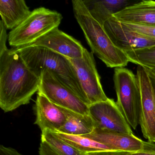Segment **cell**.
<instances>
[{
  "mask_svg": "<svg viewBox=\"0 0 155 155\" xmlns=\"http://www.w3.org/2000/svg\"><path fill=\"white\" fill-rule=\"evenodd\" d=\"M88 155H126L125 151H101L90 152Z\"/></svg>",
  "mask_w": 155,
  "mask_h": 155,
  "instance_id": "obj_26",
  "label": "cell"
},
{
  "mask_svg": "<svg viewBox=\"0 0 155 155\" xmlns=\"http://www.w3.org/2000/svg\"><path fill=\"white\" fill-rule=\"evenodd\" d=\"M89 114L95 128L127 134H133L124 115L112 99L89 106Z\"/></svg>",
  "mask_w": 155,
  "mask_h": 155,
  "instance_id": "obj_8",
  "label": "cell"
},
{
  "mask_svg": "<svg viewBox=\"0 0 155 155\" xmlns=\"http://www.w3.org/2000/svg\"><path fill=\"white\" fill-rule=\"evenodd\" d=\"M24 0H1L0 15L7 30L14 29L31 14Z\"/></svg>",
  "mask_w": 155,
  "mask_h": 155,
  "instance_id": "obj_16",
  "label": "cell"
},
{
  "mask_svg": "<svg viewBox=\"0 0 155 155\" xmlns=\"http://www.w3.org/2000/svg\"><path fill=\"white\" fill-rule=\"evenodd\" d=\"M38 92L46 97L55 105L86 115L89 114V106L84 103L70 89L60 82L51 71L41 72Z\"/></svg>",
  "mask_w": 155,
  "mask_h": 155,
  "instance_id": "obj_6",
  "label": "cell"
},
{
  "mask_svg": "<svg viewBox=\"0 0 155 155\" xmlns=\"http://www.w3.org/2000/svg\"><path fill=\"white\" fill-rule=\"evenodd\" d=\"M41 141H45L58 155H88L60 138L55 132L45 130L41 132Z\"/></svg>",
  "mask_w": 155,
  "mask_h": 155,
  "instance_id": "obj_19",
  "label": "cell"
},
{
  "mask_svg": "<svg viewBox=\"0 0 155 155\" xmlns=\"http://www.w3.org/2000/svg\"><path fill=\"white\" fill-rule=\"evenodd\" d=\"M107 146L113 151L135 152L141 151L144 141L133 134H127L94 128L90 134L84 135Z\"/></svg>",
  "mask_w": 155,
  "mask_h": 155,
  "instance_id": "obj_13",
  "label": "cell"
},
{
  "mask_svg": "<svg viewBox=\"0 0 155 155\" xmlns=\"http://www.w3.org/2000/svg\"><path fill=\"white\" fill-rule=\"evenodd\" d=\"M30 46L45 48L69 59L81 58L85 49L81 42L60 30L58 28L25 47Z\"/></svg>",
  "mask_w": 155,
  "mask_h": 155,
  "instance_id": "obj_11",
  "label": "cell"
},
{
  "mask_svg": "<svg viewBox=\"0 0 155 155\" xmlns=\"http://www.w3.org/2000/svg\"><path fill=\"white\" fill-rule=\"evenodd\" d=\"M15 48L34 74L40 78L44 70L51 71L88 106L75 69L68 58L41 47L30 46Z\"/></svg>",
  "mask_w": 155,
  "mask_h": 155,
  "instance_id": "obj_2",
  "label": "cell"
},
{
  "mask_svg": "<svg viewBox=\"0 0 155 155\" xmlns=\"http://www.w3.org/2000/svg\"><path fill=\"white\" fill-rule=\"evenodd\" d=\"M130 62L146 68L155 67V45L126 52Z\"/></svg>",
  "mask_w": 155,
  "mask_h": 155,
  "instance_id": "obj_20",
  "label": "cell"
},
{
  "mask_svg": "<svg viewBox=\"0 0 155 155\" xmlns=\"http://www.w3.org/2000/svg\"><path fill=\"white\" fill-rule=\"evenodd\" d=\"M7 29L2 21H0V52L8 49L6 42L8 39V35L7 33Z\"/></svg>",
  "mask_w": 155,
  "mask_h": 155,
  "instance_id": "obj_23",
  "label": "cell"
},
{
  "mask_svg": "<svg viewBox=\"0 0 155 155\" xmlns=\"http://www.w3.org/2000/svg\"><path fill=\"white\" fill-rule=\"evenodd\" d=\"M84 4L91 16L103 26L114 14L139 1L130 0H85Z\"/></svg>",
  "mask_w": 155,
  "mask_h": 155,
  "instance_id": "obj_15",
  "label": "cell"
},
{
  "mask_svg": "<svg viewBox=\"0 0 155 155\" xmlns=\"http://www.w3.org/2000/svg\"><path fill=\"white\" fill-rule=\"evenodd\" d=\"M138 83L141 93L140 125L143 137L149 142L155 141V95L150 78L145 68L138 65Z\"/></svg>",
  "mask_w": 155,
  "mask_h": 155,
  "instance_id": "obj_9",
  "label": "cell"
},
{
  "mask_svg": "<svg viewBox=\"0 0 155 155\" xmlns=\"http://www.w3.org/2000/svg\"><path fill=\"white\" fill-rule=\"evenodd\" d=\"M68 59L75 69L88 106L107 101L108 98L102 88L93 53L85 48L81 58Z\"/></svg>",
  "mask_w": 155,
  "mask_h": 155,
  "instance_id": "obj_7",
  "label": "cell"
},
{
  "mask_svg": "<svg viewBox=\"0 0 155 155\" xmlns=\"http://www.w3.org/2000/svg\"><path fill=\"white\" fill-rule=\"evenodd\" d=\"M71 2L75 18L91 52L108 68L127 66L130 61L127 54L114 45L103 26L91 16L83 1L73 0Z\"/></svg>",
  "mask_w": 155,
  "mask_h": 155,
  "instance_id": "obj_3",
  "label": "cell"
},
{
  "mask_svg": "<svg viewBox=\"0 0 155 155\" xmlns=\"http://www.w3.org/2000/svg\"><path fill=\"white\" fill-rule=\"evenodd\" d=\"M58 137L82 152L88 153L101 151H113L110 148L84 136L68 135L54 132Z\"/></svg>",
  "mask_w": 155,
  "mask_h": 155,
  "instance_id": "obj_18",
  "label": "cell"
},
{
  "mask_svg": "<svg viewBox=\"0 0 155 155\" xmlns=\"http://www.w3.org/2000/svg\"><path fill=\"white\" fill-rule=\"evenodd\" d=\"M147 72L150 78V81H151V84H152V87H153V91H154L155 95V76L150 72H148L147 71Z\"/></svg>",
  "mask_w": 155,
  "mask_h": 155,
  "instance_id": "obj_27",
  "label": "cell"
},
{
  "mask_svg": "<svg viewBox=\"0 0 155 155\" xmlns=\"http://www.w3.org/2000/svg\"><path fill=\"white\" fill-rule=\"evenodd\" d=\"M144 68H145V69L147 71L150 72V73H152L153 75L155 76V67L151 68H146V67H144Z\"/></svg>",
  "mask_w": 155,
  "mask_h": 155,
  "instance_id": "obj_28",
  "label": "cell"
},
{
  "mask_svg": "<svg viewBox=\"0 0 155 155\" xmlns=\"http://www.w3.org/2000/svg\"><path fill=\"white\" fill-rule=\"evenodd\" d=\"M62 15L44 7L35 9L19 26L8 34L9 45L14 48L28 46L54 29L58 28Z\"/></svg>",
  "mask_w": 155,
  "mask_h": 155,
  "instance_id": "obj_4",
  "label": "cell"
},
{
  "mask_svg": "<svg viewBox=\"0 0 155 155\" xmlns=\"http://www.w3.org/2000/svg\"><path fill=\"white\" fill-rule=\"evenodd\" d=\"M40 155H59L53 151L45 141H41L39 149Z\"/></svg>",
  "mask_w": 155,
  "mask_h": 155,
  "instance_id": "obj_24",
  "label": "cell"
},
{
  "mask_svg": "<svg viewBox=\"0 0 155 155\" xmlns=\"http://www.w3.org/2000/svg\"><path fill=\"white\" fill-rule=\"evenodd\" d=\"M113 16L122 23L155 27V1L138 2L124 8Z\"/></svg>",
  "mask_w": 155,
  "mask_h": 155,
  "instance_id": "obj_14",
  "label": "cell"
},
{
  "mask_svg": "<svg viewBox=\"0 0 155 155\" xmlns=\"http://www.w3.org/2000/svg\"><path fill=\"white\" fill-rule=\"evenodd\" d=\"M117 105L127 122L136 130L140 124L141 97L136 75L125 68H116L113 77Z\"/></svg>",
  "mask_w": 155,
  "mask_h": 155,
  "instance_id": "obj_5",
  "label": "cell"
},
{
  "mask_svg": "<svg viewBox=\"0 0 155 155\" xmlns=\"http://www.w3.org/2000/svg\"><path fill=\"white\" fill-rule=\"evenodd\" d=\"M122 23L130 30L146 38L155 40V27Z\"/></svg>",
  "mask_w": 155,
  "mask_h": 155,
  "instance_id": "obj_21",
  "label": "cell"
},
{
  "mask_svg": "<svg viewBox=\"0 0 155 155\" xmlns=\"http://www.w3.org/2000/svg\"></svg>",
  "mask_w": 155,
  "mask_h": 155,
  "instance_id": "obj_29",
  "label": "cell"
},
{
  "mask_svg": "<svg viewBox=\"0 0 155 155\" xmlns=\"http://www.w3.org/2000/svg\"><path fill=\"white\" fill-rule=\"evenodd\" d=\"M63 109L67 120L63 127L57 132L68 135L84 136L93 131L95 127L89 114L82 115L64 108Z\"/></svg>",
  "mask_w": 155,
  "mask_h": 155,
  "instance_id": "obj_17",
  "label": "cell"
},
{
  "mask_svg": "<svg viewBox=\"0 0 155 155\" xmlns=\"http://www.w3.org/2000/svg\"><path fill=\"white\" fill-rule=\"evenodd\" d=\"M0 155H23L18 150L12 147H5L3 145L0 146Z\"/></svg>",
  "mask_w": 155,
  "mask_h": 155,
  "instance_id": "obj_25",
  "label": "cell"
},
{
  "mask_svg": "<svg viewBox=\"0 0 155 155\" xmlns=\"http://www.w3.org/2000/svg\"><path fill=\"white\" fill-rule=\"evenodd\" d=\"M35 111L34 124L39 127L41 132L45 130L58 131L67 120L63 108L55 105L39 92L36 100Z\"/></svg>",
  "mask_w": 155,
  "mask_h": 155,
  "instance_id": "obj_12",
  "label": "cell"
},
{
  "mask_svg": "<svg viewBox=\"0 0 155 155\" xmlns=\"http://www.w3.org/2000/svg\"><path fill=\"white\" fill-rule=\"evenodd\" d=\"M40 81L15 48L0 52V107L4 112L29 103Z\"/></svg>",
  "mask_w": 155,
  "mask_h": 155,
  "instance_id": "obj_1",
  "label": "cell"
},
{
  "mask_svg": "<svg viewBox=\"0 0 155 155\" xmlns=\"http://www.w3.org/2000/svg\"><path fill=\"white\" fill-rule=\"evenodd\" d=\"M103 28L114 45L125 53L155 45V40L130 30L113 16L104 23Z\"/></svg>",
  "mask_w": 155,
  "mask_h": 155,
  "instance_id": "obj_10",
  "label": "cell"
},
{
  "mask_svg": "<svg viewBox=\"0 0 155 155\" xmlns=\"http://www.w3.org/2000/svg\"><path fill=\"white\" fill-rule=\"evenodd\" d=\"M126 155H155V142L144 141V147L141 151L126 152Z\"/></svg>",
  "mask_w": 155,
  "mask_h": 155,
  "instance_id": "obj_22",
  "label": "cell"
}]
</instances>
